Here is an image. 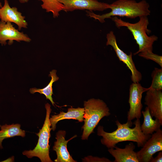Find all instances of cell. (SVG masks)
<instances>
[{
    "label": "cell",
    "mask_w": 162,
    "mask_h": 162,
    "mask_svg": "<svg viewBox=\"0 0 162 162\" xmlns=\"http://www.w3.org/2000/svg\"><path fill=\"white\" fill-rule=\"evenodd\" d=\"M148 89L149 88L143 87L139 82H133L130 85L128 100L130 108L127 114L128 121L132 122L135 118H140L142 108L141 102L142 94Z\"/></svg>",
    "instance_id": "cell-7"
},
{
    "label": "cell",
    "mask_w": 162,
    "mask_h": 162,
    "mask_svg": "<svg viewBox=\"0 0 162 162\" xmlns=\"http://www.w3.org/2000/svg\"><path fill=\"white\" fill-rule=\"evenodd\" d=\"M140 56L147 59L151 60L154 61L162 68V56L154 53L152 52H140L138 54Z\"/></svg>",
    "instance_id": "cell-21"
},
{
    "label": "cell",
    "mask_w": 162,
    "mask_h": 162,
    "mask_svg": "<svg viewBox=\"0 0 162 162\" xmlns=\"http://www.w3.org/2000/svg\"><path fill=\"white\" fill-rule=\"evenodd\" d=\"M141 113L143 116L144 120L142 124L141 125V129L144 134H152L160 129L162 123L157 118H155V120L152 119L147 106L145 108L144 111H141Z\"/></svg>",
    "instance_id": "cell-16"
},
{
    "label": "cell",
    "mask_w": 162,
    "mask_h": 162,
    "mask_svg": "<svg viewBox=\"0 0 162 162\" xmlns=\"http://www.w3.org/2000/svg\"><path fill=\"white\" fill-rule=\"evenodd\" d=\"M21 125L19 124L8 125L5 124L1 125L0 130V148H3L2 142L3 140L7 138L16 136L24 137L26 136L25 131L20 128Z\"/></svg>",
    "instance_id": "cell-17"
},
{
    "label": "cell",
    "mask_w": 162,
    "mask_h": 162,
    "mask_svg": "<svg viewBox=\"0 0 162 162\" xmlns=\"http://www.w3.org/2000/svg\"><path fill=\"white\" fill-rule=\"evenodd\" d=\"M145 104L147 106L152 117L158 119L162 123V90H156L149 87L145 98Z\"/></svg>",
    "instance_id": "cell-12"
},
{
    "label": "cell",
    "mask_w": 162,
    "mask_h": 162,
    "mask_svg": "<svg viewBox=\"0 0 162 162\" xmlns=\"http://www.w3.org/2000/svg\"><path fill=\"white\" fill-rule=\"evenodd\" d=\"M29 0H19L20 2L21 3H25L27 2Z\"/></svg>",
    "instance_id": "cell-23"
},
{
    "label": "cell",
    "mask_w": 162,
    "mask_h": 162,
    "mask_svg": "<svg viewBox=\"0 0 162 162\" xmlns=\"http://www.w3.org/2000/svg\"><path fill=\"white\" fill-rule=\"evenodd\" d=\"M142 148L136 153L139 162H149L156 152L162 151V130L160 129L152 134Z\"/></svg>",
    "instance_id": "cell-8"
},
{
    "label": "cell",
    "mask_w": 162,
    "mask_h": 162,
    "mask_svg": "<svg viewBox=\"0 0 162 162\" xmlns=\"http://www.w3.org/2000/svg\"><path fill=\"white\" fill-rule=\"evenodd\" d=\"M135 148V146L131 142L124 148L115 146V149L110 148L108 151L114 158V162H139L136 153L134 151Z\"/></svg>",
    "instance_id": "cell-14"
},
{
    "label": "cell",
    "mask_w": 162,
    "mask_h": 162,
    "mask_svg": "<svg viewBox=\"0 0 162 162\" xmlns=\"http://www.w3.org/2000/svg\"><path fill=\"white\" fill-rule=\"evenodd\" d=\"M42 2L41 7L47 12L51 13L54 18L57 17L59 13L63 10V5L58 0H38Z\"/></svg>",
    "instance_id": "cell-19"
},
{
    "label": "cell",
    "mask_w": 162,
    "mask_h": 162,
    "mask_svg": "<svg viewBox=\"0 0 162 162\" xmlns=\"http://www.w3.org/2000/svg\"><path fill=\"white\" fill-rule=\"evenodd\" d=\"M31 39L23 32H20L14 26L12 23L0 21V44L5 45L7 41L11 45L14 41L30 42Z\"/></svg>",
    "instance_id": "cell-10"
},
{
    "label": "cell",
    "mask_w": 162,
    "mask_h": 162,
    "mask_svg": "<svg viewBox=\"0 0 162 162\" xmlns=\"http://www.w3.org/2000/svg\"><path fill=\"white\" fill-rule=\"evenodd\" d=\"M1 125H0V127H1Z\"/></svg>",
    "instance_id": "cell-26"
},
{
    "label": "cell",
    "mask_w": 162,
    "mask_h": 162,
    "mask_svg": "<svg viewBox=\"0 0 162 162\" xmlns=\"http://www.w3.org/2000/svg\"><path fill=\"white\" fill-rule=\"evenodd\" d=\"M162 161V152H160L157 156L154 158H153L151 160V162H161Z\"/></svg>",
    "instance_id": "cell-22"
},
{
    "label": "cell",
    "mask_w": 162,
    "mask_h": 162,
    "mask_svg": "<svg viewBox=\"0 0 162 162\" xmlns=\"http://www.w3.org/2000/svg\"><path fill=\"white\" fill-rule=\"evenodd\" d=\"M84 108L78 107L77 108L72 107L68 108V112H60L57 115H54L50 118V121L52 130L54 131L56 128V124L59 121L65 119H73L77 120L79 122L83 121Z\"/></svg>",
    "instance_id": "cell-15"
},
{
    "label": "cell",
    "mask_w": 162,
    "mask_h": 162,
    "mask_svg": "<svg viewBox=\"0 0 162 162\" xmlns=\"http://www.w3.org/2000/svg\"><path fill=\"white\" fill-rule=\"evenodd\" d=\"M111 18L117 27H125L131 32L139 46V50L134 55L140 52H152L153 45L158 38L154 35L148 36L151 31L147 28L149 23L147 16L140 17L139 21L134 23L124 21L116 16Z\"/></svg>",
    "instance_id": "cell-3"
},
{
    "label": "cell",
    "mask_w": 162,
    "mask_h": 162,
    "mask_svg": "<svg viewBox=\"0 0 162 162\" xmlns=\"http://www.w3.org/2000/svg\"><path fill=\"white\" fill-rule=\"evenodd\" d=\"M111 11L101 15L97 14L92 11L86 10L87 15L98 20L101 23L105 22L106 19L112 16L126 17L135 18L150 15L149 4L145 0L137 2L134 0H117L110 4Z\"/></svg>",
    "instance_id": "cell-2"
},
{
    "label": "cell",
    "mask_w": 162,
    "mask_h": 162,
    "mask_svg": "<svg viewBox=\"0 0 162 162\" xmlns=\"http://www.w3.org/2000/svg\"><path fill=\"white\" fill-rule=\"evenodd\" d=\"M84 124L82 128L83 131L81 139L87 140L101 119L110 116V113L106 104L100 99H91L84 101Z\"/></svg>",
    "instance_id": "cell-4"
},
{
    "label": "cell",
    "mask_w": 162,
    "mask_h": 162,
    "mask_svg": "<svg viewBox=\"0 0 162 162\" xmlns=\"http://www.w3.org/2000/svg\"><path fill=\"white\" fill-rule=\"evenodd\" d=\"M152 81L149 88L156 90L162 89V68H155L152 74Z\"/></svg>",
    "instance_id": "cell-20"
},
{
    "label": "cell",
    "mask_w": 162,
    "mask_h": 162,
    "mask_svg": "<svg viewBox=\"0 0 162 162\" xmlns=\"http://www.w3.org/2000/svg\"><path fill=\"white\" fill-rule=\"evenodd\" d=\"M0 0H0V8H1L2 6V3L0 2Z\"/></svg>",
    "instance_id": "cell-25"
},
{
    "label": "cell",
    "mask_w": 162,
    "mask_h": 162,
    "mask_svg": "<svg viewBox=\"0 0 162 162\" xmlns=\"http://www.w3.org/2000/svg\"><path fill=\"white\" fill-rule=\"evenodd\" d=\"M51 106L48 103L45 105L46 114L43 126L39 130V133L36 134L39 138L38 143L33 150H26L22 154L28 158L34 157L39 158L42 162H52L49 156V140L51 136L50 131L52 130L50 121V115L52 110Z\"/></svg>",
    "instance_id": "cell-5"
},
{
    "label": "cell",
    "mask_w": 162,
    "mask_h": 162,
    "mask_svg": "<svg viewBox=\"0 0 162 162\" xmlns=\"http://www.w3.org/2000/svg\"><path fill=\"white\" fill-rule=\"evenodd\" d=\"M106 38V45H110L112 47L119 60L125 64L131 71V78L133 82H139L142 80V75L136 67L132 59V52H130V54L128 55L119 47L116 36L113 31H111L108 33Z\"/></svg>",
    "instance_id": "cell-6"
},
{
    "label": "cell",
    "mask_w": 162,
    "mask_h": 162,
    "mask_svg": "<svg viewBox=\"0 0 162 162\" xmlns=\"http://www.w3.org/2000/svg\"><path fill=\"white\" fill-rule=\"evenodd\" d=\"M25 18V16L18 11L16 7H11L8 1L4 0L3 6L0 8L1 21L14 23L17 25L20 31L22 28H27V27L28 23Z\"/></svg>",
    "instance_id": "cell-11"
},
{
    "label": "cell",
    "mask_w": 162,
    "mask_h": 162,
    "mask_svg": "<svg viewBox=\"0 0 162 162\" xmlns=\"http://www.w3.org/2000/svg\"><path fill=\"white\" fill-rule=\"evenodd\" d=\"M117 129L114 131L108 133L105 131L103 126H99L98 128L97 134L102 137L101 143L107 147L114 148L119 142L130 141L135 142L137 146L142 147L147 140L151 136V135L144 134L141 129V124L139 118H137L134 123L135 126L131 128L132 122L128 121L122 124L118 120L115 122Z\"/></svg>",
    "instance_id": "cell-1"
},
{
    "label": "cell",
    "mask_w": 162,
    "mask_h": 162,
    "mask_svg": "<svg viewBox=\"0 0 162 162\" xmlns=\"http://www.w3.org/2000/svg\"><path fill=\"white\" fill-rule=\"evenodd\" d=\"M56 70H53L50 72L49 76L51 77V79L46 87L41 89L33 88L30 89V92L31 94L38 92L40 94L44 95L46 99L50 100L53 106L54 105L55 103L52 97L53 94L52 84L54 82L57 81L59 79L56 74Z\"/></svg>",
    "instance_id": "cell-18"
},
{
    "label": "cell",
    "mask_w": 162,
    "mask_h": 162,
    "mask_svg": "<svg viewBox=\"0 0 162 162\" xmlns=\"http://www.w3.org/2000/svg\"><path fill=\"white\" fill-rule=\"evenodd\" d=\"M14 159V158H9L8 159H7L6 160H4V161H11L13 160Z\"/></svg>",
    "instance_id": "cell-24"
},
{
    "label": "cell",
    "mask_w": 162,
    "mask_h": 162,
    "mask_svg": "<svg viewBox=\"0 0 162 162\" xmlns=\"http://www.w3.org/2000/svg\"><path fill=\"white\" fill-rule=\"evenodd\" d=\"M66 132L63 130H59L56 134V141L54 143L53 149L56 151L57 157L54 161L56 162H76L70 154L67 148V144L68 141L76 137L75 135L66 140L65 136Z\"/></svg>",
    "instance_id": "cell-13"
},
{
    "label": "cell",
    "mask_w": 162,
    "mask_h": 162,
    "mask_svg": "<svg viewBox=\"0 0 162 162\" xmlns=\"http://www.w3.org/2000/svg\"><path fill=\"white\" fill-rule=\"evenodd\" d=\"M64 6L63 11L68 12L75 10L103 11L110 9V4L97 0H58Z\"/></svg>",
    "instance_id": "cell-9"
}]
</instances>
